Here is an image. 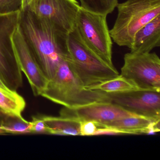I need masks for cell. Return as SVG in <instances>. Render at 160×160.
I'll return each instance as SVG.
<instances>
[{"instance_id":"7a4b0ae2","label":"cell","mask_w":160,"mask_h":160,"mask_svg":"<svg viewBox=\"0 0 160 160\" xmlns=\"http://www.w3.org/2000/svg\"><path fill=\"white\" fill-rule=\"evenodd\" d=\"M67 48L66 61L87 89L119 75L114 65L106 62L86 45L76 28L68 34Z\"/></svg>"},{"instance_id":"9c48e42d","label":"cell","mask_w":160,"mask_h":160,"mask_svg":"<svg viewBox=\"0 0 160 160\" xmlns=\"http://www.w3.org/2000/svg\"><path fill=\"white\" fill-rule=\"evenodd\" d=\"M108 102L131 113L153 119H160V92L138 89L107 93Z\"/></svg>"},{"instance_id":"6da1fadb","label":"cell","mask_w":160,"mask_h":160,"mask_svg":"<svg viewBox=\"0 0 160 160\" xmlns=\"http://www.w3.org/2000/svg\"><path fill=\"white\" fill-rule=\"evenodd\" d=\"M18 28L46 77L50 80L68 57V33L27 9L20 12Z\"/></svg>"},{"instance_id":"7402d4cb","label":"cell","mask_w":160,"mask_h":160,"mask_svg":"<svg viewBox=\"0 0 160 160\" xmlns=\"http://www.w3.org/2000/svg\"><path fill=\"white\" fill-rule=\"evenodd\" d=\"M125 134L123 132L117 129L109 128H100L97 129L94 135H120Z\"/></svg>"},{"instance_id":"44dd1931","label":"cell","mask_w":160,"mask_h":160,"mask_svg":"<svg viewBox=\"0 0 160 160\" xmlns=\"http://www.w3.org/2000/svg\"><path fill=\"white\" fill-rule=\"evenodd\" d=\"M80 122V135H94V133L98 129V127L95 122L89 121Z\"/></svg>"},{"instance_id":"2e32d148","label":"cell","mask_w":160,"mask_h":160,"mask_svg":"<svg viewBox=\"0 0 160 160\" xmlns=\"http://www.w3.org/2000/svg\"><path fill=\"white\" fill-rule=\"evenodd\" d=\"M26 106L25 99L17 91L0 88V110L6 113L21 115Z\"/></svg>"},{"instance_id":"5bb4252c","label":"cell","mask_w":160,"mask_h":160,"mask_svg":"<svg viewBox=\"0 0 160 160\" xmlns=\"http://www.w3.org/2000/svg\"><path fill=\"white\" fill-rule=\"evenodd\" d=\"M47 126L48 133L62 135H80V122L71 118L41 116Z\"/></svg>"},{"instance_id":"ac0fdd59","label":"cell","mask_w":160,"mask_h":160,"mask_svg":"<svg viewBox=\"0 0 160 160\" xmlns=\"http://www.w3.org/2000/svg\"><path fill=\"white\" fill-rule=\"evenodd\" d=\"M81 8L93 13L107 16L113 12L118 0H79Z\"/></svg>"},{"instance_id":"277c9868","label":"cell","mask_w":160,"mask_h":160,"mask_svg":"<svg viewBox=\"0 0 160 160\" xmlns=\"http://www.w3.org/2000/svg\"><path fill=\"white\" fill-rule=\"evenodd\" d=\"M118 15L109 30L112 41L130 48L136 33L160 15V0H126L118 3Z\"/></svg>"},{"instance_id":"d4e9b609","label":"cell","mask_w":160,"mask_h":160,"mask_svg":"<svg viewBox=\"0 0 160 160\" xmlns=\"http://www.w3.org/2000/svg\"><path fill=\"white\" fill-rule=\"evenodd\" d=\"M2 110H0V134H5V132L2 129L1 124V119Z\"/></svg>"},{"instance_id":"ba28073f","label":"cell","mask_w":160,"mask_h":160,"mask_svg":"<svg viewBox=\"0 0 160 160\" xmlns=\"http://www.w3.org/2000/svg\"><path fill=\"white\" fill-rule=\"evenodd\" d=\"M80 8L77 0H33L26 9L69 33L75 28Z\"/></svg>"},{"instance_id":"ffe728a7","label":"cell","mask_w":160,"mask_h":160,"mask_svg":"<svg viewBox=\"0 0 160 160\" xmlns=\"http://www.w3.org/2000/svg\"><path fill=\"white\" fill-rule=\"evenodd\" d=\"M31 123L32 133H48V129L44 121L42 118V116L33 117Z\"/></svg>"},{"instance_id":"5b68a950","label":"cell","mask_w":160,"mask_h":160,"mask_svg":"<svg viewBox=\"0 0 160 160\" xmlns=\"http://www.w3.org/2000/svg\"><path fill=\"white\" fill-rule=\"evenodd\" d=\"M20 12L0 15V78L7 88L17 91L23 85L22 72L13 43Z\"/></svg>"},{"instance_id":"52a82bcc","label":"cell","mask_w":160,"mask_h":160,"mask_svg":"<svg viewBox=\"0 0 160 160\" xmlns=\"http://www.w3.org/2000/svg\"><path fill=\"white\" fill-rule=\"evenodd\" d=\"M121 75L138 89L160 92V59L155 53H126Z\"/></svg>"},{"instance_id":"7c38bea8","label":"cell","mask_w":160,"mask_h":160,"mask_svg":"<svg viewBox=\"0 0 160 160\" xmlns=\"http://www.w3.org/2000/svg\"><path fill=\"white\" fill-rule=\"evenodd\" d=\"M160 46V15L146 24L135 35L130 49L131 53H150Z\"/></svg>"},{"instance_id":"3957f363","label":"cell","mask_w":160,"mask_h":160,"mask_svg":"<svg viewBox=\"0 0 160 160\" xmlns=\"http://www.w3.org/2000/svg\"><path fill=\"white\" fill-rule=\"evenodd\" d=\"M41 96L68 108L97 102H108L107 93L87 89L74 75L66 60L60 64Z\"/></svg>"},{"instance_id":"e0dca14e","label":"cell","mask_w":160,"mask_h":160,"mask_svg":"<svg viewBox=\"0 0 160 160\" xmlns=\"http://www.w3.org/2000/svg\"><path fill=\"white\" fill-rule=\"evenodd\" d=\"M88 89L99 90L106 93H118L138 89L131 81L119 75L117 77L92 87Z\"/></svg>"},{"instance_id":"603a6c76","label":"cell","mask_w":160,"mask_h":160,"mask_svg":"<svg viewBox=\"0 0 160 160\" xmlns=\"http://www.w3.org/2000/svg\"><path fill=\"white\" fill-rule=\"evenodd\" d=\"M33 0H22V10L26 9Z\"/></svg>"},{"instance_id":"d6986e66","label":"cell","mask_w":160,"mask_h":160,"mask_svg":"<svg viewBox=\"0 0 160 160\" xmlns=\"http://www.w3.org/2000/svg\"><path fill=\"white\" fill-rule=\"evenodd\" d=\"M22 10V0H0V15L7 14Z\"/></svg>"},{"instance_id":"30bf717a","label":"cell","mask_w":160,"mask_h":160,"mask_svg":"<svg viewBox=\"0 0 160 160\" xmlns=\"http://www.w3.org/2000/svg\"><path fill=\"white\" fill-rule=\"evenodd\" d=\"M60 116L96 123L97 127L122 118L138 116L108 102H97L74 108L64 107Z\"/></svg>"},{"instance_id":"4fadbf2b","label":"cell","mask_w":160,"mask_h":160,"mask_svg":"<svg viewBox=\"0 0 160 160\" xmlns=\"http://www.w3.org/2000/svg\"><path fill=\"white\" fill-rule=\"evenodd\" d=\"M153 119L142 116L128 117L112 121L98 126V128H109L122 131L125 134H147L148 129L154 122Z\"/></svg>"},{"instance_id":"8992f818","label":"cell","mask_w":160,"mask_h":160,"mask_svg":"<svg viewBox=\"0 0 160 160\" xmlns=\"http://www.w3.org/2000/svg\"><path fill=\"white\" fill-rule=\"evenodd\" d=\"M106 16L91 12L80 7L76 28L86 45L97 56L111 65L113 42Z\"/></svg>"},{"instance_id":"cb8c5ba5","label":"cell","mask_w":160,"mask_h":160,"mask_svg":"<svg viewBox=\"0 0 160 160\" xmlns=\"http://www.w3.org/2000/svg\"><path fill=\"white\" fill-rule=\"evenodd\" d=\"M0 88H2L4 89L11 90L7 88V86H6V85H5V84L3 83V81H2V80L1 79V78H0Z\"/></svg>"},{"instance_id":"9a60e30c","label":"cell","mask_w":160,"mask_h":160,"mask_svg":"<svg viewBox=\"0 0 160 160\" xmlns=\"http://www.w3.org/2000/svg\"><path fill=\"white\" fill-rule=\"evenodd\" d=\"M1 124L5 133H32L31 123L22 115L10 114L2 111Z\"/></svg>"},{"instance_id":"8fae6325","label":"cell","mask_w":160,"mask_h":160,"mask_svg":"<svg viewBox=\"0 0 160 160\" xmlns=\"http://www.w3.org/2000/svg\"><path fill=\"white\" fill-rule=\"evenodd\" d=\"M12 41L19 66L28 80L33 94L41 95L48 80L28 46L18 25L14 32Z\"/></svg>"}]
</instances>
